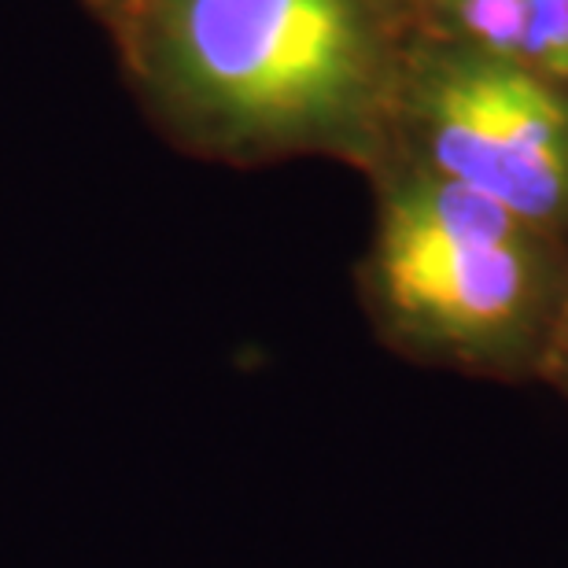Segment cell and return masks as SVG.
I'll return each mask as SVG.
<instances>
[{
    "mask_svg": "<svg viewBox=\"0 0 568 568\" xmlns=\"http://www.w3.org/2000/svg\"><path fill=\"white\" fill-rule=\"evenodd\" d=\"M148 71L233 155L362 152L399 89L384 0H152Z\"/></svg>",
    "mask_w": 568,
    "mask_h": 568,
    "instance_id": "cell-1",
    "label": "cell"
},
{
    "mask_svg": "<svg viewBox=\"0 0 568 568\" xmlns=\"http://www.w3.org/2000/svg\"><path fill=\"white\" fill-rule=\"evenodd\" d=\"M565 266L568 241L410 163L381 192L362 284L406 355L520 381L536 377Z\"/></svg>",
    "mask_w": 568,
    "mask_h": 568,
    "instance_id": "cell-2",
    "label": "cell"
},
{
    "mask_svg": "<svg viewBox=\"0 0 568 568\" xmlns=\"http://www.w3.org/2000/svg\"><path fill=\"white\" fill-rule=\"evenodd\" d=\"M568 85L458 44L410 85L414 166L568 241Z\"/></svg>",
    "mask_w": 568,
    "mask_h": 568,
    "instance_id": "cell-3",
    "label": "cell"
},
{
    "mask_svg": "<svg viewBox=\"0 0 568 568\" xmlns=\"http://www.w3.org/2000/svg\"><path fill=\"white\" fill-rule=\"evenodd\" d=\"M432 4L458 30L465 49L531 67V33L520 0H432Z\"/></svg>",
    "mask_w": 568,
    "mask_h": 568,
    "instance_id": "cell-4",
    "label": "cell"
},
{
    "mask_svg": "<svg viewBox=\"0 0 568 568\" xmlns=\"http://www.w3.org/2000/svg\"><path fill=\"white\" fill-rule=\"evenodd\" d=\"M531 33V67L568 85V0H520Z\"/></svg>",
    "mask_w": 568,
    "mask_h": 568,
    "instance_id": "cell-5",
    "label": "cell"
},
{
    "mask_svg": "<svg viewBox=\"0 0 568 568\" xmlns=\"http://www.w3.org/2000/svg\"><path fill=\"white\" fill-rule=\"evenodd\" d=\"M531 381L547 384V388H554V392L568 399V266H565V284H561L558 311H554L547 344H542L536 377H531Z\"/></svg>",
    "mask_w": 568,
    "mask_h": 568,
    "instance_id": "cell-6",
    "label": "cell"
}]
</instances>
